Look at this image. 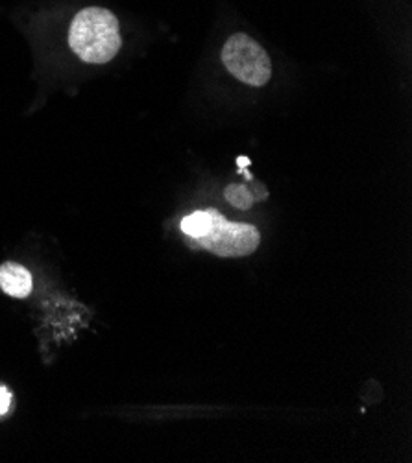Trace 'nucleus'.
Returning a JSON list of instances; mask_svg holds the SVG:
<instances>
[{"label": "nucleus", "mask_w": 412, "mask_h": 463, "mask_svg": "<svg viewBox=\"0 0 412 463\" xmlns=\"http://www.w3.org/2000/svg\"><path fill=\"white\" fill-rule=\"evenodd\" d=\"M120 43L119 21L106 8H85L71 23L69 44L85 63L111 61L120 51Z\"/></svg>", "instance_id": "f03ea898"}, {"label": "nucleus", "mask_w": 412, "mask_h": 463, "mask_svg": "<svg viewBox=\"0 0 412 463\" xmlns=\"http://www.w3.org/2000/svg\"><path fill=\"white\" fill-rule=\"evenodd\" d=\"M0 288H3L8 296L23 299L28 298L32 288H34V281L30 271L15 262H5L0 266Z\"/></svg>", "instance_id": "20e7f679"}, {"label": "nucleus", "mask_w": 412, "mask_h": 463, "mask_svg": "<svg viewBox=\"0 0 412 463\" xmlns=\"http://www.w3.org/2000/svg\"><path fill=\"white\" fill-rule=\"evenodd\" d=\"M12 406V393L6 386H0V418H5V415L10 411Z\"/></svg>", "instance_id": "423d86ee"}, {"label": "nucleus", "mask_w": 412, "mask_h": 463, "mask_svg": "<svg viewBox=\"0 0 412 463\" xmlns=\"http://www.w3.org/2000/svg\"><path fill=\"white\" fill-rule=\"evenodd\" d=\"M224 67L239 81L261 87L272 76V63L263 46L246 33H234L222 51Z\"/></svg>", "instance_id": "7ed1b4c3"}, {"label": "nucleus", "mask_w": 412, "mask_h": 463, "mask_svg": "<svg viewBox=\"0 0 412 463\" xmlns=\"http://www.w3.org/2000/svg\"><path fill=\"white\" fill-rule=\"evenodd\" d=\"M225 198L230 200L234 205L241 207V209H248L254 203V198L248 194V191L243 189V187H237V184H232V187H227Z\"/></svg>", "instance_id": "39448f33"}, {"label": "nucleus", "mask_w": 412, "mask_h": 463, "mask_svg": "<svg viewBox=\"0 0 412 463\" xmlns=\"http://www.w3.org/2000/svg\"><path fill=\"white\" fill-rule=\"evenodd\" d=\"M181 231L189 239L218 257H246L261 242L259 231L252 223L227 222L215 209L196 211L181 220Z\"/></svg>", "instance_id": "f257e3e1"}]
</instances>
